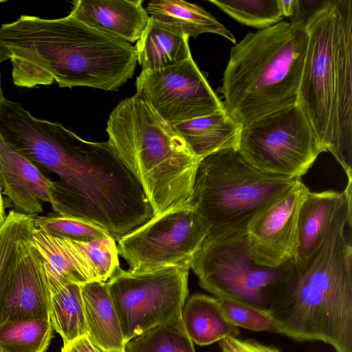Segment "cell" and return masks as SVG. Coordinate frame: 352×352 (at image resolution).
Instances as JSON below:
<instances>
[{
	"instance_id": "obj_1",
	"label": "cell",
	"mask_w": 352,
	"mask_h": 352,
	"mask_svg": "<svg viewBox=\"0 0 352 352\" xmlns=\"http://www.w3.org/2000/svg\"><path fill=\"white\" fill-rule=\"evenodd\" d=\"M296 103L322 152L352 180V0H326L307 21Z\"/></svg>"
},
{
	"instance_id": "obj_2",
	"label": "cell",
	"mask_w": 352,
	"mask_h": 352,
	"mask_svg": "<svg viewBox=\"0 0 352 352\" xmlns=\"http://www.w3.org/2000/svg\"><path fill=\"white\" fill-rule=\"evenodd\" d=\"M351 195L291 290L268 311L280 333L352 352Z\"/></svg>"
},
{
	"instance_id": "obj_3",
	"label": "cell",
	"mask_w": 352,
	"mask_h": 352,
	"mask_svg": "<svg viewBox=\"0 0 352 352\" xmlns=\"http://www.w3.org/2000/svg\"><path fill=\"white\" fill-rule=\"evenodd\" d=\"M107 142L140 184L153 217L190 206L200 160L172 124L135 94L113 109Z\"/></svg>"
},
{
	"instance_id": "obj_4",
	"label": "cell",
	"mask_w": 352,
	"mask_h": 352,
	"mask_svg": "<svg viewBox=\"0 0 352 352\" xmlns=\"http://www.w3.org/2000/svg\"><path fill=\"white\" fill-rule=\"evenodd\" d=\"M308 36L280 21L248 33L231 48L222 85L225 110L242 126L296 102Z\"/></svg>"
},
{
	"instance_id": "obj_5",
	"label": "cell",
	"mask_w": 352,
	"mask_h": 352,
	"mask_svg": "<svg viewBox=\"0 0 352 352\" xmlns=\"http://www.w3.org/2000/svg\"><path fill=\"white\" fill-rule=\"evenodd\" d=\"M299 179L261 172L237 149H224L200 161L190 206L208 236L220 238L245 232L256 214Z\"/></svg>"
},
{
	"instance_id": "obj_6",
	"label": "cell",
	"mask_w": 352,
	"mask_h": 352,
	"mask_svg": "<svg viewBox=\"0 0 352 352\" xmlns=\"http://www.w3.org/2000/svg\"><path fill=\"white\" fill-rule=\"evenodd\" d=\"M191 269L199 285L217 298L265 311L287 294L298 278L294 260L277 267L255 263L248 251L246 232L207 236Z\"/></svg>"
},
{
	"instance_id": "obj_7",
	"label": "cell",
	"mask_w": 352,
	"mask_h": 352,
	"mask_svg": "<svg viewBox=\"0 0 352 352\" xmlns=\"http://www.w3.org/2000/svg\"><path fill=\"white\" fill-rule=\"evenodd\" d=\"M237 151L261 172L301 178L322 152L296 102L243 126Z\"/></svg>"
},
{
	"instance_id": "obj_8",
	"label": "cell",
	"mask_w": 352,
	"mask_h": 352,
	"mask_svg": "<svg viewBox=\"0 0 352 352\" xmlns=\"http://www.w3.org/2000/svg\"><path fill=\"white\" fill-rule=\"evenodd\" d=\"M189 267L133 272L120 267L106 282L124 343L148 329L181 318L188 295Z\"/></svg>"
},
{
	"instance_id": "obj_9",
	"label": "cell",
	"mask_w": 352,
	"mask_h": 352,
	"mask_svg": "<svg viewBox=\"0 0 352 352\" xmlns=\"http://www.w3.org/2000/svg\"><path fill=\"white\" fill-rule=\"evenodd\" d=\"M207 236L190 206L151 217L123 236L117 248L133 272L173 266L191 268Z\"/></svg>"
},
{
	"instance_id": "obj_10",
	"label": "cell",
	"mask_w": 352,
	"mask_h": 352,
	"mask_svg": "<svg viewBox=\"0 0 352 352\" xmlns=\"http://www.w3.org/2000/svg\"><path fill=\"white\" fill-rule=\"evenodd\" d=\"M136 94L170 124L225 110L192 56L174 66L142 70Z\"/></svg>"
},
{
	"instance_id": "obj_11",
	"label": "cell",
	"mask_w": 352,
	"mask_h": 352,
	"mask_svg": "<svg viewBox=\"0 0 352 352\" xmlns=\"http://www.w3.org/2000/svg\"><path fill=\"white\" fill-rule=\"evenodd\" d=\"M309 191L299 179L250 222L246 240L250 256L255 263L277 267L294 260L298 243V212Z\"/></svg>"
},
{
	"instance_id": "obj_12",
	"label": "cell",
	"mask_w": 352,
	"mask_h": 352,
	"mask_svg": "<svg viewBox=\"0 0 352 352\" xmlns=\"http://www.w3.org/2000/svg\"><path fill=\"white\" fill-rule=\"evenodd\" d=\"M50 292L42 258L30 240L15 270L1 310L0 325L18 319H46Z\"/></svg>"
},
{
	"instance_id": "obj_13",
	"label": "cell",
	"mask_w": 352,
	"mask_h": 352,
	"mask_svg": "<svg viewBox=\"0 0 352 352\" xmlns=\"http://www.w3.org/2000/svg\"><path fill=\"white\" fill-rule=\"evenodd\" d=\"M0 185L16 212L36 216L54 201V183L0 135Z\"/></svg>"
},
{
	"instance_id": "obj_14",
	"label": "cell",
	"mask_w": 352,
	"mask_h": 352,
	"mask_svg": "<svg viewBox=\"0 0 352 352\" xmlns=\"http://www.w3.org/2000/svg\"><path fill=\"white\" fill-rule=\"evenodd\" d=\"M30 242L42 258L50 292L70 283L98 281L93 264L78 241L34 226Z\"/></svg>"
},
{
	"instance_id": "obj_15",
	"label": "cell",
	"mask_w": 352,
	"mask_h": 352,
	"mask_svg": "<svg viewBox=\"0 0 352 352\" xmlns=\"http://www.w3.org/2000/svg\"><path fill=\"white\" fill-rule=\"evenodd\" d=\"M142 0L73 1L69 14L85 24L128 43L138 41L149 19Z\"/></svg>"
},
{
	"instance_id": "obj_16",
	"label": "cell",
	"mask_w": 352,
	"mask_h": 352,
	"mask_svg": "<svg viewBox=\"0 0 352 352\" xmlns=\"http://www.w3.org/2000/svg\"><path fill=\"white\" fill-rule=\"evenodd\" d=\"M352 195V180H348L340 192L309 191L301 204L298 217V249L294 258L297 272L302 270L314 255L328 228L349 195Z\"/></svg>"
},
{
	"instance_id": "obj_17",
	"label": "cell",
	"mask_w": 352,
	"mask_h": 352,
	"mask_svg": "<svg viewBox=\"0 0 352 352\" xmlns=\"http://www.w3.org/2000/svg\"><path fill=\"white\" fill-rule=\"evenodd\" d=\"M172 125L200 160L221 150L237 149L243 128L226 110Z\"/></svg>"
},
{
	"instance_id": "obj_18",
	"label": "cell",
	"mask_w": 352,
	"mask_h": 352,
	"mask_svg": "<svg viewBox=\"0 0 352 352\" xmlns=\"http://www.w3.org/2000/svg\"><path fill=\"white\" fill-rule=\"evenodd\" d=\"M188 39L181 30L149 17L136 43L137 61L148 71L179 64L191 57Z\"/></svg>"
},
{
	"instance_id": "obj_19",
	"label": "cell",
	"mask_w": 352,
	"mask_h": 352,
	"mask_svg": "<svg viewBox=\"0 0 352 352\" xmlns=\"http://www.w3.org/2000/svg\"><path fill=\"white\" fill-rule=\"evenodd\" d=\"M80 287L88 337L107 351H124L119 318L107 283L91 281Z\"/></svg>"
},
{
	"instance_id": "obj_20",
	"label": "cell",
	"mask_w": 352,
	"mask_h": 352,
	"mask_svg": "<svg viewBox=\"0 0 352 352\" xmlns=\"http://www.w3.org/2000/svg\"><path fill=\"white\" fill-rule=\"evenodd\" d=\"M181 318L187 335L199 346L239 335V327L228 320L217 298L192 295L186 300Z\"/></svg>"
},
{
	"instance_id": "obj_21",
	"label": "cell",
	"mask_w": 352,
	"mask_h": 352,
	"mask_svg": "<svg viewBox=\"0 0 352 352\" xmlns=\"http://www.w3.org/2000/svg\"><path fill=\"white\" fill-rule=\"evenodd\" d=\"M145 9L149 17L181 30L188 37L212 33L236 43L234 36L228 29L196 4L182 0H152Z\"/></svg>"
},
{
	"instance_id": "obj_22",
	"label": "cell",
	"mask_w": 352,
	"mask_h": 352,
	"mask_svg": "<svg viewBox=\"0 0 352 352\" xmlns=\"http://www.w3.org/2000/svg\"><path fill=\"white\" fill-rule=\"evenodd\" d=\"M34 218L10 210L0 226V310L12 276L30 242Z\"/></svg>"
},
{
	"instance_id": "obj_23",
	"label": "cell",
	"mask_w": 352,
	"mask_h": 352,
	"mask_svg": "<svg viewBox=\"0 0 352 352\" xmlns=\"http://www.w3.org/2000/svg\"><path fill=\"white\" fill-rule=\"evenodd\" d=\"M50 316L64 344L87 336L80 285L70 283L50 292Z\"/></svg>"
},
{
	"instance_id": "obj_24",
	"label": "cell",
	"mask_w": 352,
	"mask_h": 352,
	"mask_svg": "<svg viewBox=\"0 0 352 352\" xmlns=\"http://www.w3.org/2000/svg\"><path fill=\"white\" fill-rule=\"evenodd\" d=\"M51 320L18 319L0 325L1 352H46L53 338Z\"/></svg>"
},
{
	"instance_id": "obj_25",
	"label": "cell",
	"mask_w": 352,
	"mask_h": 352,
	"mask_svg": "<svg viewBox=\"0 0 352 352\" xmlns=\"http://www.w3.org/2000/svg\"><path fill=\"white\" fill-rule=\"evenodd\" d=\"M124 352H195L182 318L157 324L132 338Z\"/></svg>"
},
{
	"instance_id": "obj_26",
	"label": "cell",
	"mask_w": 352,
	"mask_h": 352,
	"mask_svg": "<svg viewBox=\"0 0 352 352\" xmlns=\"http://www.w3.org/2000/svg\"><path fill=\"white\" fill-rule=\"evenodd\" d=\"M239 23L263 30L282 20L278 0H209Z\"/></svg>"
},
{
	"instance_id": "obj_27",
	"label": "cell",
	"mask_w": 352,
	"mask_h": 352,
	"mask_svg": "<svg viewBox=\"0 0 352 352\" xmlns=\"http://www.w3.org/2000/svg\"><path fill=\"white\" fill-rule=\"evenodd\" d=\"M34 226L78 242L89 243L109 236L104 230L90 221L56 212L34 216Z\"/></svg>"
},
{
	"instance_id": "obj_28",
	"label": "cell",
	"mask_w": 352,
	"mask_h": 352,
	"mask_svg": "<svg viewBox=\"0 0 352 352\" xmlns=\"http://www.w3.org/2000/svg\"><path fill=\"white\" fill-rule=\"evenodd\" d=\"M218 300L224 314L234 326L254 331L280 333L276 322L268 311L231 300Z\"/></svg>"
},
{
	"instance_id": "obj_29",
	"label": "cell",
	"mask_w": 352,
	"mask_h": 352,
	"mask_svg": "<svg viewBox=\"0 0 352 352\" xmlns=\"http://www.w3.org/2000/svg\"><path fill=\"white\" fill-rule=\"evenodd\" d=\"M78 243L93 264L98 281L106 283L120 267L117 245L110 236L92 242Z\"/></svg>"
},
{
	"instance_id": "obj_30",
	"label": "cell",
	"mask_w": 352,
	"mask_h": 352,
	"mask_svg": "<svg viewBox=\"0 0 352 352\" xmlns=\"http://www.w3.org/2000/svg\"><path fill=\"white\" fill-rule=\"evenodd\" d=\"M326 0H295V7L290 22L306 25L309 19Z\"/></svg>"
},
{
	"instance_id": "obj_31",
	"label": "cell",
	"mask_w": 352,
	"mask_h": 352,
	"mask_svg": "<svg viewBox=\"0 0 352 352\" xmlns=\"http://www.w3.org/2000/svg\"><path fill=\"white\" fill-rule=\"evenodd\" d=\"M221 352H261L253 342L236 337H228L219 341Z\"/></svg>"
},
{
	"instance_id": "obj_32",
	"label": "cell",
	"mask_w": 352,
	"mask_h": 352,
	"mask_svg": "<svg viewBox=\"0 0 352 352\" xmlns=\"http://www.w3.org/2000/svg\"><path fill=\"white\" fill-rule=\"evenodd\" d=\"M61 352H108L90 339L88 336L63 344Z\"/></svg>"
},
{
	"instance_id": "obj_33",
	"label": "cell",
	"mask_w": 352,
	"mask_h": 352,
	"mask_svg": "<svg viewBox=\"0 0 352 352\" xmlns=\"http://www.w3.org/2000/svg\"><path fill=\"white\" fill-rule=\"evenodd\" d=\"M278 2L283 16L290 18L294 13L295 0H278Z\"/></svg>"
},
{
	"instance_id": "obj_34",
	"label": "cell",
	"mask_w": 352,
	"mask_h": 352,
	"mask_svg": "<svg viewBox=\"0 0 352 352\" xmlns=\"http://www.w3.org/2000/svg\"><path fill=\"white\" fill-rule=\"evenodd\" d=\"M1 187L0 185V226L3 223L4 221L6 214L5 213V209H4V204H3V200L2 197V193H1Z\"/></svg>"
},
{
	"instance_id": "obj_35",
	"label": "cell",
	"mask_w": 352,
	"mask_h": 352,
	"mask_svg": "<svg viewBox=\"0 0 352 352\" xmlns=\"http://www.w3.org/2000/svg\"><path fill=\"white\" fill-rule=\"evenodd\" d=\"M3 93H2V89H1V73H0V101L1 98H3Z\"/></svg>"
},
{
	"instance_id": "obj_36",
	"label": "cell",
	"mask_w": 352,
	"mask_h": 352,
	"mask_svg": "<svg viewBox=\"0 0 352 352\" xmlns=\"http://www.w3.org/2000/svg\"><path fill=\"white\" fill-rule=\"evenodd\" d=\"M108 352H124V351H108Z\"/></svg>"
},
{
	"instance_id": "obj_37",
	"label": "cell",
	"mask_w": 352,
	"mask_h": 352,
	"mask_svg": "<svg viewBox=\"0 0 352 352\" xmlns=\"http://www.w3.org/2000/svg\"><path fill=\"white\" fill-rule=\"evenodd\" d=\"M1 2V1H0V3Z\"/></svg>"
},
{
	"instance_id": "obj_38",
	"label": "cell",
	"mask_w": 352,
	"mask_h": 352,
	"mask_svg": "<svg viewBox=\"0 0 352 352\" xmlns=\"http://www.w3.org/2000/svg\"><path fill=\"white\" fill-rule=\"evenodd\" d=\"M0 352H1V351H0Z\"/></svg>"
}]
</instances>
